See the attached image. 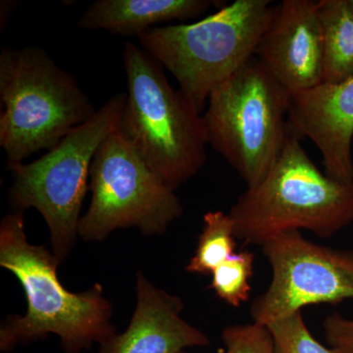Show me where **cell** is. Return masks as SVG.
Returning <instances> with one entry per match:
<instances>
[{
	"label": "cell",
	"mask_w": 353,
	"mask_h": 353,
	"mask_svg": "<svg viewBox=\"0 0 353 353\" xmlns=\"http://www.w3.org/2000/svg\"><path fill=\"white\" fill-rule=\"evenodd\" d=\"M137 304L128 328L99 345L97 353H183L210 339L182 317V299L137 273Z\"/></svg>",
	"instance_id": "7c38bea8"
},
{
	"label": "cell",
	"mask_w": 353,
	"mask_h": 353,
	"mask_svg": "<svg viewBox=\"0 0 353 353\" xmlns=\"http://www.w3.org/2000/svg\"><path fill=\"white\" fill-rule=\"evenodd\" d=\"M272 268L268 289L252 306L253 322L267 325L314 304L353 299V252L317 245L299 231L261 245Z\"/></svg>",
	"instance_id": "9c48e42d"
},
{
	"label": "cell",
	"mask_w": 353,
	"mask_h": 353,
	"mask_svg": "<svg viewBox=\"0 0 353 353\" xmlns=\"http://www.w3.org/2000/svg\"><path fill=\"white\" fill-rule=\"evenodd\" d=\"M222 341L226 347L225 353H275L268 328L254 322L226 327Z\"/></svg>",
	"instance_id": "ac0fdd59"
},
{
	"label": "cell",
	"mask_w": 353,
	"mask_h": 353,
	"mask_svg": "<svg viewBox=\"0 0 353 353\" xmlns=\"http://www.w3.org/2000/svg\"><path fill=\"white\" fill-rule=\"evenodd\" d=\"M289 123L320 150L327 175L353 183V77L290 94Z\"/></svg>",
	"instance_id": "8fae6325"
},
{
	"label": "cell",
	"mask_w": 353,
	"mask_h": 353,
	"mask_svg": "<svg viewBox=\"0 0 353 353\" xmlns=\"http://www.w3.org/2000/svg\"><path fill=\"white\" fill-rule=\"evenodd\" d=\"M208 0H97L85 9L78 25L122 37H141L157 25L194 19L212 6Z\"/></svg>",
	"instance_id": "4fadbf2b"
},
{
	"label": "cell",
	"mask_w": 353,
	"mask_h": 353,
	"mask_svg": "<svg viewBox=\"0 0 353 353\" xmlns=\"http://www.w3.org/2000/svg\"><path fill=\"white\" fill-rule=\"evenodd\" d=\"M236 240L234 223L229 214L223 211L206 213L196 252L185 266V271L199 275L212 274L236 253Z\"/></svg>",
	"instance_id": "9a60e30c"
},
{
	"label": "cell",
	"mask_w": 353,
	"mask_h": 353,
	"mask_svg": "<svg viewBox=\"0 0 353 353\" xmlns=\"http://www.w3.org/2000/svg\"><path fill=\"white\" fill-rule=\"evenodd\" d=\"M323 39V82L336 83L353 77L352 0H319Z\"/></svg>",
	"instance_id": "5bb4252c"
},
{
	"label": "cell",
	"mask_w": 353,
	"mask_h": 353,
	"mask_svg": "<svg viewBox=\"0 0 353 353\" xmlns=\"http://www.w3.org/2000/svg\"><path fill=\"white\" fill-rule=\"evenodd\" d=\"M0 145L8 162L50 150L97 110L71 74L41 48L0 54Z\"/></svg>",
	"instance_id": "277c9868"
},
{
	"label": "cell",
	"mask_w": 353,
	"mask_h": 353,
	"mask_svg": "<svg viewBox=\"0 0 353 353\" xmlns=\"http://www.w3.org/2000/svg\"><path fill=\"white\" fill-rule=\"evenodd\" d=\"M92 202L79 236L101 241L118 229L161 236L183 212L175 190L160 178L117 130L95 153L90 173Z\"/></svg>",
	"instance_id": "ba28073f"
},
{
	"label": "cell",
	"mask_w": 353,
	"mask_h": 353,
	"mask_svg": "<svg viewBox=\"0 0 353 353\" xmlns=\"http://www.w3.org/2000/svg\"><path fill=\"white\" fill-rule=\"evenodd\" d=\"M315 0H284L274 7L255 57L290 94L323 82V39Z\"/></svg>",
	"instance_id": "30bf717a"
},
{
	"label": "cell",
	"mask_w": 353,
	"mask_h": 353,
	"mask_svg": "<svg viewBox=\"0 0 353 353\" xmlns=\"http://www.w3.org/2000/svg\"><path fill=\"white\" fill-rule=\"evenodd\" d=\"M274 7L270 0H236L197 22L157 26L139 41L201 112L216 88L254 57Z\"/></svg>",
	"instance_id": "5b68a950"
},
{
	"label": "cell",
	"mask_w": 353,
	"mask_h": 353,
	"mask_svg": "<svg viewBox=\"0 0 353 353\" xmlns=\"http://www.w3.org/2000/svg\"><path fill=\"white\" fill-rule=\"evenodd\" d=\"M254 254L250 252L234 253L213 271L209 289L216 296L233 307H239L250 299Z\"/></svg>",
	"instance_id": "2e32d148"
},
{
	"label": "cell",
	"mask_w": 353,
	"mask_h": 353,
	"mask_svg": "<svg viewBox=\"0 0 353 353\" xmlns=\"http://www.w3.org/2000/svg\"><path fill=\"white\" fill-rule=\"evenodd\" d=\"M126 101L127 92L114 95L92 119L31 163L7 162L12 176L11 203L16 211L34 208L41 213L50 229L53 254L60 262L76 245L95 153L117 130Z\"/></svg>",
	"instance_id": "8992f818"
},
{
	"label": "cell",
	"mask_w": 353,
	"mask_h": 353,
	"mask_svg": "<svg viewBox=\"0 0 353 353\" xmlns=\"http://www.w3.org/2000/svg\"><path fill=\"white\" fill-rule=\"evenodd\" d=\"M323 327L330 347L341 353H353V319L334 313L325 319Z\"/></svg>",
	"instance_id": "d6986e66"
},
{
	"label": "cell",
	"mask_w": 353,
	"mask_h": 353,
	"mask_svg": "<svg viewBox=\"0 0 353 353\" xmlns=\"http://www.w3.org/2000/svg\"><path fill=\"white\" fill-rule=\"evenodd\" d=\"M301 139L289 123L276 163L230 209L236 238L245 245L261 246L301 230L330 238L353 223V183L339 182L320 171Z\"/></svg>",
	"instance_id": "7a4b0ae2"
},
{
	"label": "cell",
	"mask_w": 353,
	"mask_h": 353,
	"mask_svg": "<svg viewBox=\"0 0 353 353\" xmlns=\"http://www.w3.org/2000/svg\"><path fill=\"white\" fill-rule=\"evenodd\" d=\"M275 353H341L316 340L304 321L303 312H296L267 325Z\"/></svg>",
	"instance_id": "e0dca14e"
},
{
	"label": "cell",
	"mask_w": 353,
	"mask_h": 353,
	"mask_svg": "<svg viewBox=\"0 0 353 353\" xmlns=\"http://www.w3.org/2000/svg\"><path fill=\"white\" fill-rule=\"evenodd\" d=\"M290 97L255 55L209 97L202 115L208 145L248 188L263 181L282 152Z\"/></svg>",
	"instance_id": "52a82bcc"
},
{
	"label": "cell",
	"mask_w": 353,
	"mask_h": 353,
	"mask_svg": "<svg viewBox=\"0 0 353 353\" xmlns=\"http://www.w3.org/2000/svg\"><path fill=\"white\" fill-rule=\"evenodd\" d=\"M127 101L118 131L174 190L201 170L208 134L203 116L172 87L161 65L143 48L125 46Z\"/></svg>",
	"instance_id": "3957f363"
},
{
	"label": "cell",
	"mask_w": 353,
	"mask_h": 353,
	"mask_svg": "<svg viewBox=\"0 0 353 353\" xmlns=\"http://www.w3.org/2000/svg\"><path fill=\"white\" fill-rule=\"evenodd\" d=\"M24 225L23 211L4 216L0 224V266L19 280L28 303L25 315H10L1 325V352L53 334L65 352L81 353L117 334L101 285L69 292L57 276L59 260L46 246L32 245Z\"/></svg>",
	"instance_id": "6da1fadb"
},
{
	"label": "cell",
	"mask_w": 353,
	"mask_h": 353,
	"mask_svg": "<svg viewBox=\"0 0 353 353\" xmlns=\"http://www.w3.org/2000/svg\"><path fill=\"white\" fill-rule=\"evenodd\" d=\"M352 4H353V0H352Z\"/></svg>",
	"instance_id": "ffe728a7"
}]
</instances>
